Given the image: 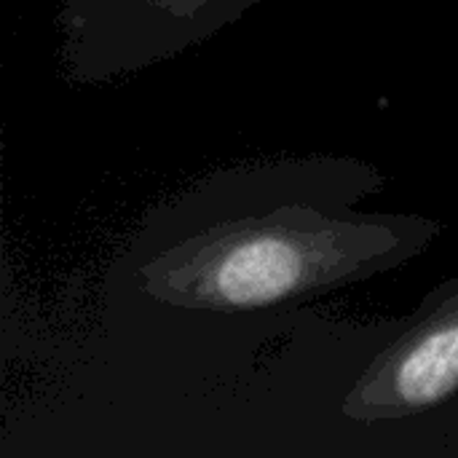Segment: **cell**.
<instances>
[{
    "label": "cell",
    "instance_id": "2",
    "mask_svg": "<svg viewBox=\"0 0 458 458\" xmlns=\"http://www.w3.org/2000/svg\"><path fill=\"white\" fill-rule=\"evenodd\" d=\"M263 0H62L59 72L70 86L115 83L172 62Z\"/></svg>",
    "mask_w": 458,
    "mask_h": 458
},
{
    "label": "cell",
    "instance_id": "1",
    "mask_svg": "<svg viewBox=\"0 0 458 458\" xmlns=\"http://www.w3.org/2000/svg\"><path fill=\"white\" fill-rule=\"evenodd\" d=\"M365 158L311 153L212 169L145 212L129 271L156 303L239 314L282 309L421 258L445 223L376 212L386 188Z\"/></svg>",
    "mask_w": 458,
    "mask_h": 458
},
{
    "label": "cell",
    "instance_id": "3",
    "mask_svg": "<svg viewBox=\"0 0 458 458\" xmlns=\"http://www.w3.org/2000/svg\"><path fill=\"white\" fill-rule=\"evenodd\" d=\"M458 405V274L427 293L344 400L354 424H386Z\"/></svg>",
    "mask_w": 458,
    "mask_h": 458
}]
</instances>
